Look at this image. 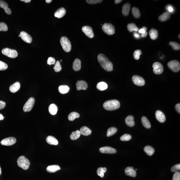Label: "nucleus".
Masks as SVG:
<instances>
[{
  "label": "nucleus",
  "mask_w": 180,
  "mask_h": 180,
  "mask_svg": "<svg viewBox=\"0 0 180 180\" xmlns=\"http://www.w3.org/2000/svg\"><path fill=\"white\" fill-rule=\"evenodd\" d=\"M98 61L101 66L105 70L108 71H111L113 70V65L109 61V58L103 54L98 55Z\"/></svg>",
  "instance_id": "nucleus-1"
},
{
  "label": "nucleus",
  "mask_w": 180,
  "mask_h": 180,
  "mask_svg": "<svg viewBox=\"0 0 180 180\" xmlns=\"http://www.w3.org/2000/svg\"><path fill=\"white\" fill-rule=\"evenodd\" d=\"M103 108L107 110H114L119 109L120 103L117 100H110L106 101L103 103Z\"/></svg>",
  "instance_id": "nucleus-2"
},
{
  "label": "nucleus",
  "mask_w": 180,
  "mask_h": 180,
  "mask_svg": "<svg viewBox=\"0 0 180 180\" xmlns=\"http://www.w3.org/2000/svg\"><path fill=\"white\" fill-rule=\"evenodd\" d=\"M17 164L19 166L24 170H27L30 165L29 160L24 156H20L17 160Z\"/></svg>",
  "instance_id": "nucleus-3"
},
{
  "label": "nucleus",
  "mask_w": 180,
  "mask_h": 180,
  "mask_svg": "<svg viewBox=\"0 0 180 180\" xmlns=\"http://www.w3.org/2000/svg\"><path fill=\"white\" fill-rule=\"evenodd\" d=\"M61 45L63 50L67 52H69L71 51V42L67 37L63 36L60 40Z\"/></svg>",
  "instance_id": "nucleus-4"
},
{
  "label": "nucleus",
  "mask_w": 180,
  "mask_h": 180,
  "mask_svg": "<svg viewBox=\"0 0 180 180\" xmlns=\"http://www.w3.org/2000/svg\"><path fill=\"white\" fill-rule=\"evenodd\" d=\"M2 54L9 58H14L18 56V53L16 50L9 48H5L2 49Z\"/></svg>",
  "instance_id": "nucleus-5"
},
{
  "label": "nucleus",
  "mask_w": 180,
  "mask_h": 180,
  "mask_svg": "<svg viewBox=\"0 0 180 180\" xmlns=\"http://www.w3.org/2000/svg\"><path fill=\"white\" fill-rule=\"evenodd\" d=\"M102 29L103 31L108 35H112L115 34V27L111 23H104L102 26Z\"/></svg>",
  "instance_id": "nucleus-6"
},
{
  "label": "nucleus",
  "mask_w": 180,
  "mask_h": 180,
  "mask_svg": "<svg viewBox=\"0 0 180 180\" xmlns=\"http://www.w3.org/2000/svg\"><path fill=\"white\" fill-rule=\"evenodd\" d=\"M35 102V99L34 97H30L26 102L23 108V110L25 112H29L33 108Z\"/></svg>",
  "instance_id": "nucleus-7"
},
{
  "label": "nucleus",
  "mask_w": 180,
  "mask_h": 180,
  "mask_svg": "<svg viewBox=\"0 0 180 180\" xmlns=\"http://www.w3.org/2000/svg\"><path fill=\"white\" fill-rule=\"evenodd\" d=\"M168 64L169 68L175 72H178L180 70V62L177 60L170 61Z\"/></svg>",
  "instance_id": "nucleus-8"
},
{
  "label": "nucleus",
  "mask_w": 180,
  "mask_h": 180,
  "mask_svg": "<svg viewBox=\"0 0 180 180\" xmlns=\"http://www.w3.org/2000/svg\"><path fill=\"white\" fill-rule=\"evenodd\" d=\"M153 71L154 73L156 75L162 74L163 71V67L162 65L159 62H155L153 64Z\"/></svg>",
  "instance_id": "nucleus-9"
},
{
  "label": "nucleus",
  "mask_w": 180,
  "mask_h": 180,
  "mask_svg": "<svg viewBox=\"0 0 180 180\" xmlns=\"http://www.w3.org/2000/svg\"><path fill=\"white\" fill-rule=\"evenodd\" d=\"M132 80L134 84L139 86H142L145 84V81L144 79L137 75L133 76Z\"/></svg>",
  "instance_id": "nucleus-10"
},
{
  "label": "nucleus",
  "mask_w": 180,
  "mask_h": 180,
  "mask_svg": "<svg viewBox=\"0 0 180 180\" xmlns=\"http://www.w3.org/2000/svg\"><path fill=\"white\" fill-rule=\"evenodd\" d=\"M16 140L14 137H9L4 139L1 142V144L3 145H12L16 143Z\"/></svg>",
  "instance_id": "nucleus-11"
},
{
  "label": "nucleus",
  "mask_w": 180,
  "mask_h": 180,
  "mask_svg": "<svg viewBox=\"0 0 180 180\" xmlns=\"http://www.w3.org/2000/svg\"><path fill=\"white\" fill-rule=\"evenodd\" d=\"M82 31L88 37L93 38L94 37V34L92 28L90 26H85L82 27Z\"/></svg>",
  "instance_id": "nucleus-12"
},
{
  "label": "nucleus",
  "mask_w": 180,
  "mask_h": 180,
  "mask_svg": "<svg viewBox=\"0 0 180 180\" xmlns=\"http://www.w3.org/2000/svg\"><path fill=\"white\" fill-rule=\"evenodd\" d=\"M99 151L100 152L103 154H114L116 152V149L109 146L102 147L100 148Z\"/></svg>",
  "instance_id": "nucleus-13"
},
{
  "label": "nucleus",
  "mask_w": 180,
  "mask_h": 180,
  "mask_svg": "<svg viewBox=\"0 0 180 180\" xmlns=\"http://www.w3.org/2000/svg\"><path fill=\"white\" fill-rule=\"evenodd\" d=\"M19 35L20 37L24 42L29 43H30L32 42V38L31 36L25 32H21Z\"/></svg>",
  "instance_id": "nucleus-14"
},
{
  "label": "nucleus",
  "mask_w": 180,
  "mask_h": 180,
  "mask_svg": "<svg viewBox=\"0 0 180 180\" xmlns=\"http://www.w3.org/2000/svg\"><path fill=\"white\" fill-rule=\"evenodd\" d=\"M76 86L77 90H85L88 89V84L84 81H80L76 82Z\"/></svg>",
  "instance_id": "nucleus-15"
},
{
  "label": "nucleus",
  "mask_w": 180,
  "mask_h": 180,
  "mask_svg": "<svg viewBox=\"0 0 180 180\" xmlns=\"http://www.w3.org/2000/svg\"><path fill=\"white\" fill-rule=\"evenodd\" d=\"M156 119L159 122L163 123L166 121L165 115L163 112L161 110H158L156 111Z\"/></svg>",
  "instance_id": "nucleus-16"
},
{
  "label": "nucleus",
  "mask_w": 180,
  "mask_h": 180,
  "mask_svg": "<svg viewBox=\"0 0 180 180\" xmlns=\"http://www.w3.org/2000/svg\"><path fill=\"white\" fill-rule=\"evenodd\" d=\"M66 13V10L63 8H61L57 9L54 14L55 17L59 18L63 17Z\"/></svg>",
  "instance_id": "nucleus-17"
},
{
  "label": "nucleus",
  "mask_w": 180,
  "mask_h": 180,
  "mask_svg": "<svg viewBox=\"0 0 180 180\" xmlns=\"http://www.w3.org/2000/svg\"><path fill=\"white\" fill-rule=\"evenodd\" d=\"M0 7L3 8L5 11L8 15H10L11 14V10L9 8L8 3L3 1H0Z\"/></svg>",
  "instance_id": "nucleus-18"
},
{
  "label": "nucleus",
  "mask_w": 180,
  "mask_h": 180,
  "mask_svg": "<svg viewBox=\"0 0 180 180\" xmlns=\"http://www.w3.org/2000/svg\"><path fill=\"white\" fill-rule=\"evenodd\" d=\"M125 172L127 176H130L131 177H135L136 176V170H134L133 167H127L125 170Z\"/></svg>",
  "instance_id": "nucleus-19"
},
{
  "label": "nucleus",
  "mask_w": 180,
  "mask_h": 180,
  "mask_svg": "<svg viewBox=\"0 0 180 180\" xmlns=\"http://www.w3.org/2000/svg\"><path fill=\"white\" fill-rule=\"evenodd\" d=\"M21 88V84L19 82H16L12 85L9 87V90L11 92L16 93Z\"/></svg>",
  "instance_id": "nucleus-20"
},
{
  "label": "nucleus",
  "mask_w": 180,
  "mask_h": 180,
  "mask_svg": "<svg viewBox=\"0 0 180 180\" xmlns=\"http://www.w3.org/2000/svg\"><path fill=\"white\" fill-rule=\"evenodd\" d=\"M131 5L130 3H126L124 4L122 7V13L124 16H128L129 14V11H130Z\"/></svg>",
  "instance_id": "nucleus-21"
},
{
  "label": "nucleus",
  "mask_w": 180,
  "mask_h": 180,
  "mask_svg": "<svg viewBox=\"0 0 180 180\" xmlns=\"http://www.w3.org/2000/svg\"><path fill=\"white\" fill-rule=\"evenodd\" d=\"M46 142L48 144L52 145H57L58 143V140L54 136H49L47 137Z\"/></svg>",
  "instance_id": "nucleus-22"
},
{
  "label": "nucleus",
  "mask_w": 180,
  "mask_h": 180,
  "mask_svg": "<svg viewBox=\"0 0 180 180\" xmlns=\"http://www.w3.org/2000/svg\"><path fill=\"white\" fill-rule=\"evenodd\" d=\"M61 169V168L57 165L49 166L46 168L47 171L49 173H54Z\"/></svg>",
  "instance_id": "nucleus-23"
},
{
  "label": "nucleus",
  "mask_w": 180,
  "mask_h": 180,
  "mask_svg": "<svg viewBox=\"0 0 180 180\" xmlns=\"http://www.w3.org/2000/svg\"><path fill=\"white\" fill-rule=\"evenodd\" d=\"M73 68L76 71H78L81 69V60L78 58L76 59L74 61L73 64Z\"/></svg>",
  "instance_id": "nucleus-24"
},
{
  "label": "nucleus",
  "mask_w": 180,
  "mask_h": 180,
  "mask_svg": "<svg viewBox=\"0 0 180 180\" xmlns=\"http://www.w3.org/2000/svg\"><path fill=\"white\" fill-rule=\"evenodd\" d=\"M81 134L84 136H88L91 134V130L86 126H83L81 128L80 130Z\"/></svg>",
  "instance_id": "nucleus-25"
},
{
  "label": "nucleus",
  "mask_w": 180,
  "mask_h": 180,
  "mask_svg": "<svg viewBox=\"0 0 180 180\" xmlns=\"http://www.w3.org/2000/svg\"><path fill=\"white\" fill-rule=\"evenodd\" d=\"M171 14L169 12H166L161 15L159 17V19L162 22H164L170 19Z\"/></svg>",
  "instance_id": "nucleus-26"
},
{
  "label": "nucleus",
  "mask_w": 180,
  "mask_h": 180,
  "mask_svg": "<svg viewBox=\"0 0 180 180\" xmlns=\"http://www.w3.org/2000/svg\"><path fill=\"white\" fill-rule=\"evenodd\" d=\"M126 123L127 125L130 127L134 126L135 125L134 117L132 116H129L126 117L125 119Z\"/></svg>",
  "instance_id": "nucleus-27"
},
{
  "label": "nucleus",
  "mask_w": 180,
  "mask_h": 180,
  "mask_svg": "<svg viewBox=\"0 0 180 180\" xmlns=\"http://www.w3.org/2000/svg\"><path fill=\"white\" fill-rule=\"evenodd\" d=\"M49 112L52 115H55L57 114L58 111V108L57 105L55 104H50L49 107Z\"/></svg>",
  "instance_id": "nucleus-28"
},
{
  "label": "nucleus",
  "mask_w": 180,
  "mask_h": 180,
  "mask_svg": "<svg viewBox=\"0 0 180 180\" xmlns=\"http://www.w3.org/2000/svg\"><path fill=\"white\" fill-rule=\"evenodd\" d=\"M70 90L69 87L66 85L60 86L58 88V91L60 93L64 94L69 92Z\"/></svg>",
  "instance_id": "nucleus-29"
},
{
  "label": "nucleus",
  "mask_w": 180,
  "mask_h": 180,
  "mask_svg": "<svg viewBox=\"0 0 180 180\" xmlns=\"http://www.w3.org/2000/svg\"><path fill=\"white\" fill-rule=\"evenodd\" d=\"M149 35L151 39H156L158 37V31L155 29H151L149 32Z\"/></svg>",
  "instance_id": "nucleus-30"
},
{
  "label": "nucleus",
  "mask_w": 180,
  "mask_h": 180,
  "mask_svg": "<svg viewBox=\"0 0 180 180\" xmlns=\"http://www.w3.org/2000/svg\"><path fill=\"white\" fill-rule=\"evenodd\" d=\"M142 121L143 126L147 128L150 129L151 127V125L148 119L145 116H143L142 117Z\"/></svg>",
  "instance_id": "nucleus-31"
},
{
  "label": "nucleus",
  "mask_w": 180,
  "mask_h": 180,
  "mask_svg": "<svg viewBox=\"0 0 180 180\" xmlns=\"http://www.w3.org/2000/svg\"><path fill=\"white\" fill-rule=\"evenodd\" d=\"M97 89L101 91H103L107 89L108 85L107 83L104 82H101L98 83L97 85Z\"/></svg>",
  "instance_id": "nucleus-32"
},
{
  "label": "nucleus",
  "mask_w": 180,
  "mask_h": 180,
  "mask_svg": "<svg viewBox=\"0 0 180 180\" xmlns=\"http://www.w3.org/2000/svg\"><path fill=\"white\" fill-rule=\"evenodd\" d=\"M144 150L148 155L150 156L153 155L155 152V150L154 148L150 146H146L144 148Z\"/></svg>",
  "instance_id": "nucleus-33"
},
{
  "label": "nucleus",
  "mask_w": 180,
  "mask_h": 180,
  "mask_svg": "<svg viewBox=\"0 0 180 180\" xmlns=\"http://www.w3.org/2000/svg\"><path fill=\"white\" fill-rule=\"evenodd\" d=\"M80 117L79 114L76 112H73L69 114L68 116V119L70 121H72L76 118H78Z\"/></svg>",
  "instance_id": "nucleus-34"
},
{
  "label": "nucleus",
  "mask_w": 180,
  "mask_h": 180,
  "mask_svg": "<svg viewBox=\"0 0 180 180\" xmlns=\"http://www.w3.org/2000/svg\"><path fill=\"white\" fill-rule=\"evenodd\" d=\"M81 134L80 131L78 130L73 132L70 136V138L72 140H76L79 138L81 136Z\"/></svg>",
  "instance_id": "nucleus-35"
},
{
  "label": "nucleus",
  "mask_w": 180,
  "mask_h": 180,
  "mask_svg": "<svg viewBox=\"0 0 180 180\" xmlns=\"http://www.w3.org/2000/svg\"><path fill=\"white\" fill-rule=\"evenodd\" d=\"M117 129L115 127H112L109 128L108 129L107 133V136L108 137H110L113 136L117 132Z\"/></svg>",
  "instance_id": "nucleus-36"
},
{
  "label": "nucleus",
  "mask_w": 180,
  "mask_h": 180,
  "mask_svg": "<svg viewBox=\"0 0 180 180\" xmlns=\"http://www.w3.org/2000/svg\"><path fill=\"white\" fill-rule=\"evenodd\" d=\"M132 12L134 17L136 18H139L141 16V13L138 8L134 7L132 9Z\"/></svg>",
  "instance_id": "nucleus-37"
},
{
  "label": "nucleus",
  "mask_w": 180,
  "mask_h": 180,
  "mask_svg": "<svg viewBox=\"0 0 180 180\" xmlns=\"http://www.w3.org/2000/svg\"><path fill=\"white\" fill-rule=\"evenodd\" d=\"M128 30L130 32L135 31H137L138 30V28L136 26V24L133 23H129L128 25Z\"/></svg>",
  "instance_id": "nucleus-38"
},
{
  "label": "nucleus",
  "mask_w": 180,
  "mask_h": 180,
  "mask_svg": "<svg viewBox=\"0 0 180 180\" xmlns=\"http://www.w3.org/2000/svg\"><path fill=\"white\" fill-rule=\"evenodd\" d=\"M107 171V169L105 168H99L97 169V175L101 177H104V174Z\"/></svg>",
  "instance_id": "nucleus-39"
},
{
  "label": "nucleus",
  "mask_w": 180,
  "mask_h": 180,
  "mask_svg": "<svg viewBox=\"0 0 180 180\" xmlns=\"http://www.w3.org/2000/svg\"><path fill=\"white\" fill-rule=\"evenodd\" d=\"M169 44L172 47L174 50H178L180 49V45L179 43L174 42H169Z\"/></svg>",
  "instance_id": "nucleus-40"
},
{
  "label": "nucleus",
  "mask_w": 180,
  "mask_h": 180,
  "mask_svg": "<svg viewBox=\"0 0 180 180\" xmlns=\"http://www.w3.org/2000/svg\"><path fill=\"white\" fill-rule=\"evenodd\" d=\"M55 71L56 72H59L62 70V68L59 61H57L54 67Z\"/></svg>",
  "instance_id": "nucleus-41"
},
{
  "label": "nucleus",
  "mask_w": 180,
  "mask_h": 180,
  "mask_svg": "<svg viewBox=\"0 0 180 180\" xmlns=\"http://www.w3.org/2000/svg\"><path fill=\"white\" fill-rule=\"evenodd\" d=\"M142 54V51L139 49H137L135 51L134 53V58L136 60H138L140 58V56Z\"/></svg>",
  "instance_id": "nucleus-42"
},
{
  "label": "nucleus",
  "mask_w": 180,
  "mask_h": 180,
  "mask_svg": "<svg viewBox=\"0 0 180 180\" xmlns=\"http://www.w3.org/2000/svg\"><path fill=\"white\" fill-rule=\"evenodd\" d=\"M131 139V135L129 134H125L122 136L120 138L121 141H129Z\"/></svg>",
  "instance_id": "nucleus-43"
},
{
  "label": "nucleus",
  "mask_w": 180,
  "mask_h": 180,
  "mask_svg": "<svg viewBox=\"0 0 180 180\" xmlns=\"http://www.w3.org/2000/svg\"><path fill=\"white\" fill-rule=\"evenodd\" d=\"M8 29V25L6 24L3 22L0 23V31H6Z\"/></svg>",
  "instance_id": "nucleus-44"
},
{
  "label": "nucleus",
  "mask_w": 180,
  "mask_h": 180,
  "mask_svg": "<svg viewBox=\"0 0 180 180\" xmlns=\"http://www.w3.org/2000/svg\"><path fill=\"white\" fill-rule=\"evenodd\" d=\"M8 68V64L5 62L0 61V70L3 71L6 70Z\"/></svg>",
  "instance_id": "nucleus-45"
},
{
  "label": "nucleus",
  "mask_w": 180,
  "mask_h": 180,
  "mask_svg": "<svg viewBox=\"0 0 180 180\" xmlns=\"http://www.w3.org/2000/svg\"><path fill=\"white\" fill-rule=\"evenodd\" d=\"M56 63V60L54 57H49L47 61V64L49 65L54 64Z\"/></svg>",
  "instance_id": "nucleus-46"
},
{
  "label": "nucleus",
  "mask_w": 180,
  "mask_h": 180,
  "mask_svg": "<svg viewBox=\"0 0 180 180\" xmlns=\"http://www.w3.org/2000/svg\"><path fill=\"white\" fill-rule=\"evenodd\" d=\"M180 170V164H178L175 165L171 168V170L173 172H176Z\"/></svg>",
  "instance_id": "nucleus-47"
},
{
  "label": "nucleus",
  "mask_w": 180,
  "mask_h": 180,
  "mask_svg": "<svg viewBox=\"0 0 180 180\" xmlns=\"http://www.w3.org/2000/svg\"><path fill=\"white\" fill-rule=\"evenodd\" d=\"M102 1V0H87L86 2L89 4H94L101 3Z\"/></svg>",
  "instance_id": "nucleus-48"
},
{
  "label": "nucleus",
  "mask_w": 180,
  "mask_h": 180,
  "mask_svg": "<svg viewBox=\"0 0 180 180\" xmlns=\"http://www.w3.org/2000/svg\"><path fill=\"white\" fill-rule=\"evenodd\" d=\"M173 180H180V172H176L174 174Z\"/></svg>",
  "instance_id": "nucleus-49"
},
{
  "label": "nucleus",
  "mask_w": 180,
  "mask_h": 180,
  "mask_svg": "<svg viewBox=\"0 0 180 180\" xmlns=\"http://www.w3.org/2000/svg\"><path fill=\"white\" fill-rule=\"evenodd\" d=\"M6 106L5 102L3 101H0V109H4Z\"/></svg>",
  "instance_id": "nucleus-50"
},
{
  "label": "nucleus",
  "mask_w": 180,
  "mask_h": 180,
  "mask_svg": "<svg viewBox=\"0 0 180 180\" xmlns=\"http://www.w3.org/2000/svg\"><path fill=\"white\" fill-rule=\"evenodd\" d=\"M167 10H168V12L169 13H172L174 11V9L173 7L171 6V5H168V6L167 8Z\"/></svg>",
  "instance_id": "nucleus-51"
},
{
  "label": "nucleus",
  "mask_w": 180,
  "mask_h": 180,
  "mask_svg": "<svg viewBox=\"0 0 180 180\" xmlns=\"http://www.w3.org/2000/svg\"><path fill=\"white\" fill-rule=\"evenodd\" d=\"M176 109L179 113H180V104L178 103L176 104Z\"/></svg>",
  "instance_id": "nucleus-52"
},
{
  "label": "nucleus",
  "mask_w": 180,
  "mask_h": 180,
  "mask_svg": "<svg viewBox=\"0 0 180 180\" xmlns=\"http://www.w3.org/2000/svg\"><path fill=\"white\" fill-rule=\"evenodd\" d=\"M138 31L139 33L143 34H144L147 31H145L144 29L142 28V29H139V30H138Z\"/></svg>",
  "instance_id": "nucleus-53"
},
{
  "label": "nucleus",
  "mask_w": 180,
  "mask_h": 180,
  "mask_svg": "<svg viewBox=\"0 0 180 180\" xmlns=\"http://www.w3.org/2000/svg\"><path fill=\"white\" fill-rule=\"evenodd\" d=\"M147 35H148V32H146L144 34H142L141 35V36L142 37H143V38H144V37H146V36H147Z\"/></svg>",
  "instance_id": "nucleus-54"
},
{
  "label": "nucleus",
  "mask_w": 180,
  "mask_h": 180,
  "mask_svg": "<svg viewBox=\"0 0 180 180\" xmlns=\"http://www.w3.org/2000/svg\"><path fill=\"white\" fill-rule=\"evenodd\" d=\"M134 36L136 38H140V36L138 34L136 33V32L134 33Z\"/></svg>",
  "instance_id": "nucleus-55"
},
{
  "label": "nucleus",
  "mask_w": 180,
  "mask_h": 180,
  "mask_svg": "<svg viewBox=\"0 0 180 180\" xmlns=\"http://www.w3.org/2000/svg\"><path fill=\"white\" fill-rule=\"evenodd\" d=\"M122 0H115V3L116 4H117L119 3L120 2H122Z\"/></svg>",
  "instance_id": "nucleus-56"
},
{
  "label": "nucleus",
  "mask_w": 180,
  "mask_h": 180,
  "mask_svg": "<svg viewBox=\"0 0 180 180\" xmlns=\"http://www.w3.org/2000/svg\"><path fill=\"white\" fill-rule=\"evenodd\" d=\"M21 1L22 2H24L25 3H29L31 2V0H21Z\"/></svg>",
  "instance_id": "nucleus-57"
},
{
  "label": "nucleus",
  "mask_w": 180,
  "mask_h": 180,
  "mask_svg": "<svg viewBox=\"0 0 180 180\" xmlns=\"http://www.w3.org/2000/svg\"><path fill=\"white\" fill-rule=\"evenodd\" d=\"M4 117L2 114H0V121L4 119Z\"/></svg>",
  "instance_id": "nucleus-58"
},
{
  "label": "nucleus",
  "mask_w": 180,
  "mask_h": 180,
  "mask_svg": "<svg viewBox=\"0 0 180 180\" xmlns=\"http://www.w3.org/2000/svg\"><path fill=\"white\" fill-rule=\"evenodd\" d=\"M45 1L47 3H51L52 2V0H46V1Z\"/></svg>",
  "instance_id": "nucleus-59"
},
{
  "label": "nucleus",
  "mask_w": 180,
  "mask_h": 180,
  "mask_svg": "<svg viewBox=\"0 0 180 180\" xmlns=\"http://www.w3.org/2000/svg\"><path fill=\"white\" fill-rule=\"evenodd\" d=\"M142 29H144L146 31H147V28H146V27H143V28H142Z\"/></svg>",
  "instance_id": "nucleus-60"
},
{
  "label": "nucleus",
  "mask_w": 180,
  "mask_h": 180,
  "mask_svg": "<svg viewBox=\"0 0 180 180\" xmlns=\"http://www.w3.org/2000/svg\"><path fill=\"white\" fill-rule=\"evenodd\" d=\"M1 174H2V170H1V168L0 167V175H1Z\"/></svg>",
  "instance_id": "nucleus-61"
},
{
  "label": "nucleus",
  "mask_w": 180,
  "mask_h": 180,
  "mask_svg": "<svg viewBox=\"0 0 180 180\" xmlns=\"http://www.w3.org/2000/svg\"><path fill=\"white\" fill-rule=\"evenodd\" d=\"M178 37H179V38L180 39V35H179Z\"/></svg>",
  "instance_id": "nucleus-62"
},
{
  "label": "nucleus",
  "mask_w": 180,
  "mask_h": 180,
  "mask_svg": "<svg viewBox=\"0 0 180 180\" xmlns=\"http://www.w3.org/2000/svg\"><path fill=\"white\" fill-rule=\"evenodd\" d=\"M62 59H61V62H62Z\"/></svg>",
  "instance_id": "nucleus-63"
},
{
  "label": "nucleus",
  "mask_w": 180,
  "mask_h": 180,
  "mask_svg": "<svg viewBox=\"0 0 180 180\" xmlns=\"http://www.w3.org/2000/svg\"><path fill=\"white\" fill-rule=\"evenodd\" d=\"M137 170V169H136V170Z\"/></svg>",
  "instance_id": "nucleus-64"
}]
</instances>
